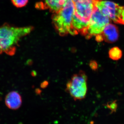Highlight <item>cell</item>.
Here are the masks:
<instances>
[{"instance_id": "obj_12", "label": "cell", "mask_w": 124, "mask_h": 124, "mask_svg": "<svg viewBox=\"0 0 124 124\" xmlns=\"http://www.w3.org/2000/svg\"><path fill=\"white\" fill-rule=\"evenodd\" d=\"M107 107L110 110L111 113L116 112L117 107V104L116 100L108 102L106 104Z\"/></svg>"}, {"instance_id": "obj_9", "label": "cell", "mask_w": 124, "mask_h": 124, "mask_svg": "<svg viewBox=\"0 0 124 124\" xmlns=\"http://www.w3.org/2000/svg\"><path fill=\"white\" fill-rule=\"evenodd\" d=\"M5 103L7 106L10 109H18L22 104V98L17 92L12 91L9 93L6 96Z\"/></svg>"}, {"instance_id": "obj_14", "label": "cell", "mask_w": 124, "mask_h": 124, "mask_svg": "<svg viewBox=\"0 0 124 124\" xmlns=\"http://www.w3.org/2000/svg\"><path fill=\"white\" fill-rule=\"evenodd\" d=\"M49 84V82L47 80L44 81L41 84L40 87L42 89L46 88L48 86Z\"/></svg>"}, {"instance_id": "obj_2", "label": "cell", "mask_w": 124, "mask_h": 124, "mask_svg": "<svg viewBox=\"0 0 124 124\" xmlns=\"http://www.w3.org/2000/svg\"><path fill=\"white\" fill-rule=\"evenodd\" d=\"M75 6L72 0H67L63 7L52 16L53 23L58 33L64 36L70 34Z\"/></svg>"}, {"instance_id": "obj_11", "label": "cell", "mask_w": 124, "mask_h": 124, "mask_svg": "<svg viewBox=\"0 0 124 124\" xmlns=\"http://www.w3.org/2000/svg\"><path fill=\"white\" fill-rule=\"evenodd\" d=\"M14 6L17 8H22L27 4L28 0H11Z\"/></svg>"}, {"instance_id": "obj_1", "label": "cell", "mask_w": 124, "mask_h": 124, "mask_svg": "<svg viewBox=\"0 0 124 124\" xmlns=\"http://www.w3.org/2000/svg\"><path fill=\"white\" fill-rule=\"evenodd\" d=\"M33 27H16L5 23L0 27V54L13 55L21 39L31 33Z\"/></svg>"}, {"instance_id": "obj_3", "label": "cell", "mask_w": 124, "mask_h": 124, "mask_svg": "<svg viewBox=\"0 0 124 124\" xmlns=\"http://www.w3.org/2000/svg\"><path fill=\"white\" fill-rule=\"evenodd\" d=\"M88 77L84 71L80 70L73 74L67 82L65 91L70 94L75 101L81 100L86 97L87 91Z\"/></svg>"}, {"instance_id": "obj_7", "label": "cell", "mask_w": 124, "mask_h": 124, "mask_svg": "<svg viewBox=\"0 0 124 124\" xmlns=\"http://www.w3.org/2000/svg\"><path fill=\"white\" fill-rule=\"evenodd\" d=\"M95 37L97 42H101L104 40L108 43H113L118 39V28L114 24L108 23L104 28L101 33Z\"/></svg>"}, {"instance_id": "obj_5", "label": "cell", "mask_w": 124, "mask_h": 124, "mask_svg": "<svg viewBox=\"0 0 124 124\" xmlns=\"http://www.w3.org/2000/svg\"><path fill=\"white\" fill-rule=\"evenodd\" d=\"M97 7L102 14L116 23L124 25L122 16L124 6H120L112 1L100 0L97 3Z\"/></svg>"}, {"instance_id": "obj_6", "label": "cell", "mask_w": 124, "mask_h": 124, "mask_svg": "<svg viewBox=\"0 0 124 124\" xmlns=\"http://www.w3.org/2000/svg\"><path fill=\"white\" fill-rule=\"evenodd\" d=\"M74 3V14L78 18L88 22L92 13L100 0H72Z\"/></svg>"}, {"instance_id": "obj_16", "label": "cell", "mask_w": 124, "mask_h": 124, "mask_svg": "<svg viewBox=\"0 0 124 124\" xmlns=\"http://www.w3.org/2000/svg\"><path fill=\"white\" fill-rule=\"evenodd\" d=\"M122 16L123 20H124V10H123V12H122Z\"/></svg>"}, {"instance_id": "obj_15", "label": "cell", "mask_w": 124, "mask_h": 124, "mask_svg": "<svg viewBox=\"0 0 124 124\" xmlns=\"http://www.w3.org/2000/svg\"><path fill=\"white\" fill-rule=\"evenodd\" d=\"M36 93L38 94H40L41 93V90H40L39 89H37L36 90Z\"/></svg>"}, {"instance_id": "obj_13", "label": "cell", "mask_w": 124, "mask_h": 124, "mask_svg": "<svg viewBox=\"0 0 124 124\" xmlns=\"http://www.w3.org/2000/svg\"><path fill=\"white\" fill-rule=\"evenodd\" d=\"M89 66L91 70L93 71H96L98 69V64L97 61L95 60H91L90 61L89 64Z\"/></svg>"}, {"instance_id": "obj_4", "label": "cell", "mask_w": 124, "mask_h": 124, "mask_svg": "<svg viewBox=\"0 0 124 124\" xmlns=\"http://www.w3.org/2000/svg\"><path fill=\"white\" fill-rule=\"evenodd\" d=\"M110 20L108 17L101 13L96 7L93 11L88 22V26L83 35L86 38H91L93 36L99 35L101 33L107 24L110 23Z\"/></svg>"}, {"instance_id": "obj_8", "label": "cell", "mask_w": 124, "mask_h": 124, "mask_svg": "<svg viewBox=\"0 0 124 124\" xmlns=\"http://www.w3.org/2000/svg\"><path fill=\"white\" fill-rule=\"evenodd\" d=\"M67 0H42L37 3L36 7L37 8L48 9L53 13L57 12L63 6Z\"/></svg>"}, {"instance_id": "obj_10", "label": "cell", "mask_w": 124, "mask_h": 124, "mask_svg": "<svg viewBox=\"0 0 124 124\" xmlns=\"http://www.w3.org/2000/svg\"><path fill=\"white\" fill-rule=\"evenodd\" d=\"M108 54L109 57L113 60H119L122 57V51L117 46L111 48L108 51Z\"/></svg>"}]
</instances>
